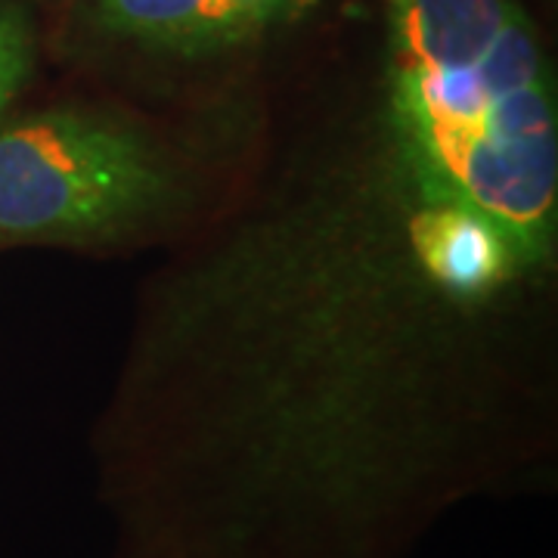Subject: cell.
Returning <instances> with one entry per match:
<instances>
[{"mask_svg": "<svg viewBox=\"0 0 558 558\" xmlns=\"http://www.w3.org/2000/svg\"><path fill=\"white\" fill-rule=\"evenodd\" d=\"M425 193L497 227L512 260H543L556 230L558 143L549 78L497 94L475 116L403 134Z\"/></svg>", "mask_w": 558, "mask_h": 558, "instance_id": "obj_1", "label": "cell"}, {"mask_svg": "<svg viewBox=\"0 0 558 558\" xmlns=\"http://www.w3.org/2000/svg\"><path fill=\"white\" fill-rule=\"evenodd\" d=\"M168 171L131 131L50 112L0 131V233L72 236L156 208Z\"/></svg>", "mask_w": 558, "mask_h": 558, "instance_id": "obj_2", "label": "cell"}, {"mask_svg": "<svg viewBox=\"0 0 558 558\" xmlns=\"http://www.w3.org/2000/svg\"><path fill=\"white\" fill-rule=\"evenodd\" d=\"M512 10V0H391L395 65H475Z\"/></svg>", "mask_w": 558, "mask_h": 558, "instance_id": "obj_3", "label": "cell"}, {"mask_svg": "<svg viewBox=\"0 0 558 558\" xmlns=\"http://www.w3.org/2000/svg\"><path fill=\"white\" fill-rule=\"evenodd\" d=\"M90 7L102 28L178 53L230 47L264 22L242 0H90Z\"/></svg>", "mask_w": 558, "mask_h": 558, "instance_id": "obj_4", "label": "cell"}, {"mask_svg": "<svg viewBox=\"0 0 558 558\" xmlns=\"http://www.w3.org/2000/svg\"><path fill=\"white\" fill-rule=\"evenodd\" d=\"M413 248L425 270L453 292H484L512 267L494 223L459 205H435L413 220Z\"/></svg>", "mask_w": 558, "mask_h": 558, "instance_id": "obj_5", "label": "cell"}, {"mask_svg": "<svg viewBox=\"0 0 558 558\" xmlns=\"http://www.w3.org/2000/svg\"><path fill=\"white\" fill-rule=\"evenodd\" d=\"M35 35L25 10L16 3H0V119L32 72Z\"/></svg>", "mask_w": 558, "mask_h": 558, "instance_id": "obj_6", "label": "cell"}, {"mask_svg": "<svg viewBox=\"0 0 558 558\" xmlns=\"http://www.w3.org/2000/svg\"><path fill=\"white\" fill-rule=\"evenodd\" d=\"M242 3H248V7H255V10H258L260 16L267 20V16H270V13L277 10L279 0H242Z\"/></svg>", "mask_w": 558, "mask_h": 558, "instance_id": "obj_7", "label": "cell"}]
</instances>
